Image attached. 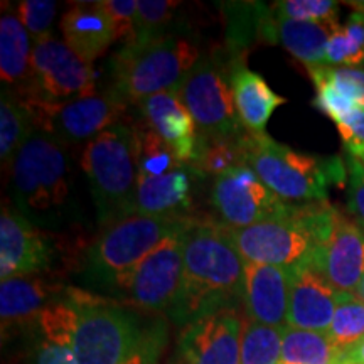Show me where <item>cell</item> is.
I'll use <instances>...</instances> for the list:
<instances>
[{
	"mask_svg": "<svg viewBox=\"0 0 364 364\" xmlns=\"http://www.w3.org/2000/svg\"><path fill=\"white\" fill-rule=\"evenodd\" d=\"M181 240L184 285L169 312L172 321L188 326L206 314L236 307V300H243L245 260L228 226L191 218Z\"/></svg>",
	"mask_w": 364,
	"mask_h": 364,
	"instance_id": "6da1fadb",
	"label": "cell"
},
{
	"mask_svg": "<svg viewBox=\"0 0 364 364\" xmlns=\"http://www.w3.org/2000/svg\"><path fill=\"white\" fill-rule=\"evenodd\" d=\"M71 157L68 147L36 130L11 162L14 206L38 228L56 230L75 215Z\"/></svg>",
	"mask_w": 364,
	"mask_h": 364,
	"instance_id": "7a4b0ae2",
	"label": "cell"
},
{
	"mask_svg": "<svg viewBox=\"0 0 364 364\" xmlns=\"http://www.w3.org/2000/svg\"><path fill=\"white\" fill-rule=\"evenodd\" d=\"M336 213L338 209L322 201L290 208L289 215L282 218L228 231L245 262L284 268L312 265L331 233Z\"/></svg>",
	"mask_w": 364,
	"mask_h": 364,
	"instance_id": "3957f363",
	"label": "cell"
},
{
	"mask_svg": "<svg viewBox=\"0 0 364 364\" xmlns=\"http://www.w3.org/2000/svg\"><path fill=\"white\" fill-rule=\"evenodd\" d=\"M199 56L182 26L152 43L124 44L110 59L112 91L125 103H140L162 91L179 90Z\"/></svg>",
	"mask_w": 364,
	"mask_h": 364,
	"instance_id": "277c9868",
	"label": "cell"
},
{
	"mask_svg": "<svg viewBox=\"0 0 364 364\" xmlns=\"http://www.w3.org/2000/svg\"><path fill=\"white\" fill-rule=\"evenodd\" d=\"M81 169L103 230L135 215L139 174L132 125L120 122L91 139L81 156Z\"/></svg>",
	"mask_w": 364,
	"mask_h": 364,
	"instance_id": "5b68a950",
	"label": "cell"
},
{
	"mask_svg": "<svg viewBox=\"0 0 364 364\" xmlns=\"http://www.w3.org/2000/svg\"><path fill=\"white\" fill-rule=\"evenodd\" d=\"M245 162L280 199L326 201L331 184L346 179L341 159L302 154L268 136L245 132Z\"/></svg>",
	"mask_w": 364,
	"mask_h": 364,
	"instance_id": "8992f818",
	"label": "cell"
},
{
	"mask_svg": "<svg viewBox=\"0 0 364 364\" xmlns=\"http://www.w3.org/2000/svg\"><path fill=\"white\" fill-rule=\"evenodd\" d=\"M189 221L191 216L134 215L105 228L86 252L85 279L100 289H117L164 241L181 235Z\"/></svg>",
	"mask_w": 364,
	"mask_h": 364,
	"instance_id": "52a82bcc",
	"label": "cell"
},
{
	"mask_svg": "<svg viewBox=\"0 0 364 364\" xmlns=\"http://www.w3.org/2000/svg\"><path fill=\"white\" fill-rule=\"evenodd\" d=\"M78 307V322L71 348L80 364H122L134 354L147 327L115 300L81 289H70Z\"/></svg>",
	"mask_w": 364,
	"mask_h": 364,
	"instance_id": "ba28073f",
	"label": "cell"
},
{
	"mask_svg": "<svg viewBox=\"0 0 364 364\" xmlns=\"http://www.w3.org/2000/svg\"><path fill=\"white\" fill-rule=\"evenodd\" d=\"M17 97L29 110L34 129L51 135L65 147L90 142L102 132L120 124L127 110V103L112 90L90 97L54 100L26 85Z\"/></svg>",
	"mask_w": 364,
	"mask_h": 364,
	"instance_id": "9c48e42d",
	"label": "cell"
},
{
	"mask_svg": "<svg viewBox=\"0 0 364 364\" xmlns=\"http://www.w3.org/2000/svg\"><path fill=\"white\" fill-rule=\"evenodd\" d=\"M236 61H228L220 51L204 53L182 81L179 95L199 135L206 139L236 136L245 132L235 108L231 76Z\"/></svg>",
	"mask_w": 364,
	"mask_h": 364,
	"instance_id": "30bf717a",
	"label": "cell"
},
{
	"mask_svg": "<svg viewBox=\"0 0 364 364\" xmlns=\"http://www.w3.org/2000/svg\"><path fill=\"white\" fill-rule=\"evenodd\" d=\"M181 235L172 236L154 250L120 280L115 292L124 294L132 306L142 311L171 312L184 285Z\"/></svg>",
	"mask_w": 364,
	"mask_h": 364,
	"instance_id": "8fae6325",
	"label": "cell"
},
{
	"mask_svg": "<svg viewBox=\"0 0 364 364\" xmlns=\"http://www.w3.org/2000/svg\"><path fill=\"white\" fill-rule=\"evenodd\" d=\"M211 203L228 228H247L255 223L282 218L289 215L292 208L273 193L247 164L215 177Z\"/></svg>",
	"mask_w": 364,
	"mask_h": 364,
	"instance_id": "7c38bea8",
	"label": "cell"
},
{
	"mask_svg": "<svg viewBox=\"0 0 364 364\" xmlns=\"http://www.w3.org/2000/svg\"><path fill=\"white\" fill-rule=\"evenodd\" d=\"M31 86L54 100H71L95 95L97 75L86 63L53 33L33 39Z\"/></svg>",
	"mask_w": 364,
	"mask_h": 364,
	"instance_id": "4fadbf2b",
	"label": "cell"
},
{
	"mask_svg": "<svg viewBox=\"0 0 364 364\" xmlns=\"http://www.w3.org/2000/svg\"><path fill=\"white\" fill-rule=\"evenodd\" d=\"M243 326L236 307L196 318L182 327L176 364H240Z\"/></svg>",
	"mask_w": 364,
	"mask_h": 364,
	"instance_id": "5bb4252c",
	"label": "cell"
},
{
	"mask_svg": "<svg viewBox=\"0 0 364 364\" xmlns=\"http://www.w3.org/2000/svg\"><path fill=\"white\" fill-rule=\"evenodd\" d=\"M54 248L48 236L14 206L0 213V277L43 275L53 265Z\"/></svg>",
	"mask_w": 364,
	"mask_h": 364,
	"instance_id": "9a60e30c",
	"label": "cell"
},
{
	"mask_svg": "<svg viewBox=\"0 0 364 364\" xmlns=\"http://www.w3.org/2000/svg\"><path fill=\"white\" fill-rule=\"evenodd\" d=\"M311 267L338 292L358 295L364 280V231L338 211Z\"/></svg>",
	"mask_w": 364,
	"mask_h": 364,
	"instance_id": "2e32d148",
	"label": "cell"
},
{
	"mask_svg": "<svg viewBox=\"0 0 364 364\" xmlns=\"http://www.w3.org/2000/svg\"><path fill=\"white\" fill-rule=\"evenodd\" d=\"M289 279L287 327L327 334L338 307V290L311 265L289 268Z\"/></svg>",
	"mask_w": 364,
	"mask_h": 364,
	"instance_id": "e0dca14e",
	"label": "cell"
},
{
	"mask_svg": "<svg viewBox=\"0 0 364 364\" xmlns=\"http://www.w3.org/2000/svg\"><path fill=\"white\" fill-rule=\"evenodd\" d=\"M142 120L171 145L181 162L194 166L201 152V135L182 103L179 90L162 91L139 103Z\"/></svg>",
	"mask_w": 364,
	"mask_h": 364,
	"instance_id": "ac0fdd59",
	"label": "cell"
},
{
	"mask_svg": "<svg viewBox=\"0 0 364 364\" xmlns=\"http://www.w3.org/2000/svg\"><path fill=\"white\" fill-rule=\"evenodd\" d=\"M289 300V268L245 262L243 304L250 321L272 327H287Z\"/></svg>",
	"mask_w": 364,
	"mask_h": 364,
	"instance_id": "d6986e66",
	"label": "cell"
},
{
	"mask_svg": "<svg viewBox=\"0 0 364 364\" xmlns=\"http://www.w3.org/2000/svg\"><path fill=\"white\" fill-rule=\"evenodd\" d=\"M198 172L194 166H184L164 176L136 177L135 215L188 216Z\"/></svg>",
	"mask_w": 364,
	"mask_h": 364,
	"instance_id": "ffe728a7",
	"label": "cell"
},
{
	"mask_svg": "<svg viewBox=\"0 0 364 364\" xmlns=\"http://www.w3.org/2000/svg\"><path fill=\"white\" fill-rule=\"evenodd\" d=\"M68 289L44 275H21L0 282V317L2 327L38 318L46 307L61 299Z\"/></svg>",
	"mask_w": 364,
	"mask_h": 364,
	"instance_id": "44dd1931",
	"label": "cell"
},
{
	"mask_svg": "<svg viewBox=\"0 0 364 364\" xmlns=\"http://www.w3.org/2000/svg\"><path fill=\"white\" fill-rule=\"evenodd\" d=\"M61 33L63 41L90 65L115 43L113 26L100 2L71 7L63 16Z\"/></svg>",
	"mask_w": 364,
	"mask_h": 364,
	"instance_id": "7402d4cb",
	"label": "cell"
},
{
	"mask_svg": "<svg viewBox=\"0 0 364 364\" xmlns=\"http://www.w3.org/2000/svg\"><path fill=\"white\" fill-rule=\"evenodd\" d=\"M231 88L241 127L255 135L267 134L268 120L287 100L277 95L262 75L241 65H235Z\"/></svg>",
	"mask_w": 364,
	"mask_h": 364,
	"instance_id": "603a6c76",
	"label": "cell"
},
{
	"mask_svg": "<svg viewBox=\"0 0 364 364\" xmlns=\"http://www.w3.org/2000/svg\"><path fill=\"white\" fill-rule=\"evenodd\" d=\"M275 21L280 43L295 59L302 61L307 70L326 65L327 44L339 24L338 21L306 22L282 17H277Z\"/></svg>",
	"mask_w": 364,
	"mask_h": 364,
	"instance_id": "cb8c5ba5",
	"label": "cell"
},
{
	"mask_svg": "<svg viewBox=\"0 0 364 364\" xmlns=\"http://www.w3.org/2000/svg\"><path fill=\"white\" fill-rule=\"evenodd\" d=\"M29 33L19 17L4 14L0 19V78L7 85L26 86L33 81Z\"/></svg>",
	"mask_w": 364,
	"mask_h": 364,
	"instance_id": "d4e9b609",
	"label": "cell"
},
{
	"mask_svg": "<svg viewBox=\"0 0 364 364\" xmlns=\"http://www.w3.org/2000/svg\"><path fill=\"white\" fill-rule=\"evenodd\" d=\"M135 136V159L139 177H157L181 169L188 164L181 162L172 147L147 122L132 125Z\"/></svg>",
	"mask_w": 364,
	"mask_h": 364,
	"instance_id": "484cf974",
	"label": "cell"
},
{
	"mask_svg": "<svg viewBox=\"0 0 364 364\" xmlns=\"http://www.w3.org/2000/svg\"><path fill=\"white\" fill-rule=\"evenodd\" d=\"M343 353L326 332L285 327L280 364H331Z\"/></svg>",
	"mask_w": 364,
	"mask_h": 364,
	"instance_id": "4316f807",
	"label": "cell"
},
{
	"mask_svg": "<svg viewBox=\"0 0 364 364\" xmlns=\"http://www.w3.org/2000/svg\"><path fill=\"white\" fill-rule=\"evenodd\" d=\"M33 132V118L26 105L14 91L4 88L0 97V159L4 164L12 162Z\"/></svg>",
	"mask_w": 364,
	"mask_h": 364,
	"instance_id": "83f0119b",
	"label": "cell"
},
{
	"mask_svg": "<svg viewBox=\"0 0 364 364\" xmlns=\"http://www.w3.org/2000/svg\"><path fill=\"white\" fill-rule=\"evenodd\" d=\"M364 63V12L354 11L338 24L326 51V65L356 68Z\"/></svg>",
	"mask_w": 364,
	"mask_h": 364,
	"instance_id": "f1b7e54d",
	"label": "cell"
},
{
	"mask_svg": "<svg viewBox=\"0 0 364 364\" xmlns=\"http://www.w3.org/2000/svg\"><path fill=\"white\" fill-rule=\"evenodd\" d=\"M285 327L248 321L241 336L240 364H280Z\"/></svg>",
	"mask_w": 364,
	"mask_h": 364,
	"instance_id": "f546056e",
	"label": "cell"
},
{
	"mask_svg": "<svg viewBox=\"0 0 364 364\" xmlns=\"http://www.w3.org/2000/svg\"><path fill=\"white\" fill-rule=\"evenodd\" d=\"M181 2L172 0H140L136 6L134 36L127 44H147L166 36L174 27Z\"/></svg>",
	"mask_w": 364,
	"mask_h": 364,
	"instance_id": "4dcf8cb0",
	"label": "cell"
},
{
	"mask_svg": "<svg viewBox=\"0 0 364 364\" xmlns=\"http://www.w3.org/2000/svg\"><path fill=\"white\" fill-rule=\"evenodd\" d=\"M341 351H348L364 338V299L354 294L338 295V307L327 331Z\"/></svg>",
	"mask_w": 364,
	"mask_h": 364,
	"instance_id": "1f68e13d",
	"label": "cell"
},
{
	"mask_svg": "<svg viewBox=\"0 0 364 364\" xmlns=\"http://www.w3.org/2000/svg\"><path fill=\"white\" fill-rule=\"evenodd\" d=\"M245 132L241 135L221 136V139L201 136V152H199L198 162L194 164L196 169L203 174L218 177L233 167L247 164L243 147Z\"/></svg>",
	"mask_w": 364,
	"mask_h": 364,
	"instance_id": "d6a6232c",
	"label": "cell"
},
{
	"mask_svg": "<svg viewBox=\"0 0 364 364\" xmlns=\"http://www.w3.org/2000/svg\"><path fill=\"white\" fill-rule=\"evenodd\" d=\"M78 322V307L71 299L70 289L61 299L54 300L36 318L41 338L54 344L71 346Z\"/></svg>",
	"mask_w": 364,
	"mask_h": 364,
	"instance_id": "836d02e7",
	"label": "cell"
},
{
	"mask_svg": "<svg viewBox=\"0 0 364 364\" xmlns=\"http://www.w3.org/2000/svg\"><path fill=\"white\" fill-rule=\"evenodd\" d=\"M312 80H322L353 105L364 107V70L346 66L311 68Z\"/></svg>",
	"mask_w": 364,
	"mask_h": 364,
	"instance_id": "e575fe53",
	"label": "cell"
},
{
	"mask_svg": "<svg viewBox=\"0 0 364 364\" xmlns=\"http://www.w3.org/2000/svg\"><path fill=\"white\" fill-rule=\"evenodd\" d=\"M277 17L306 22L338 21L339 4L331 0H282L273 4Z\"/></svg>",
	"mask_w": 364,
	"mask_h": 364,
	"instance_id": "d590c367",
	"label": "cell"
},
{
	"mask_svg": "<svg viewBox=\"0 0 364 364\" xmlns=\"http://www.w3.org/2000/svg\"><path fill=\"white\" fill-rule=\"evenodd\" d=\"M58 4L53 0H24L17 6V17L33 39L51 33V26L56 17Z\"/></svg>",
	"mask_w": 364,
	"mask_h": 364,
	"instance_id": "8d00e7d4",
	"label": "cell"
},
{
	"mask_svg": "<svg viewBox=\"0 0 364 364\" xmlns=\"http://www.w3.org/2000/svg\"><path fill=\"white\" fill-rule=\"evenodd\" d=\"M169 331L164 321H156L147 327V334L139 349L122 364H159L166 351Z\"/></svg>",
	"mask_w": 364,
	"mask_h": 364,
	"instance_id": "74e56055",
	"label": "cell"
},
{
	"mask_svg": "<svg viewBox=\"0 0 364 364\" xmlns=\"http://www.w3.org/2000/svg\"><path fill=\"white\" fill-rule=\"evenodd\" d=\"M100 6L103 7L112 22L115 41H124V44L129 43L134 36L139 2L135 0H105V2H100Z\"/></svg>",
	"mask_w": 364,
	"mask_h": 364,
	"instance_id": "f35d334b",
	"label": "cell"
},
{
	"mask_svg": "<svg viewBox=\"0 0 364 364\" xmlns=\"http://www.w3.org/2000/svg\"><path fill=\"white\" fill-rule=\"evenodd\" d=\"M336 125L349 157L364 164V107H354Z\"/></svg>",
	"mask_w": 364,
	"mask_h": 364,
	"instance_id": "ab89813d",
	"label": "cell"
},
{
	"mask_svg": "<svg viewBox=\"0 0 364 364\" xmlns=\"http://www.w3.org/2000/svg\"><path fill=\"white\" fill-rule=\"evenodd\" d=\"M348 209L364 231V164L348 156Z\"/></svg>",
	"mask_w": 364,
	"mask_h": 364,
	"instance_id": "60d3db41",
	"label": "cell"
},
{
	"mask_svg": "<svg viewBox=\"0 0 364 364\" xmlns=\"http://www.w3.org/2000/svg\"><path fill=\"white\" fill-rule=\"evenodd\" d=\"M27 364H80L71 346L54 344L41 338L31 349Z\"/></svg>",
	"mask_w": 364,
	"mask_h": 364,
	"instance_id": "b9f144b4",
	"label": "cell"
},
{
	"mask_svg": "<svg viewBox=\"0 0 364 364\" xmlns=\"http://www.w3.org/2000/svg\"><path fill=\"white\" fill-rule=\"evenodd\" d=\"M346 356L353 364H364V338L358 344H354L351 349H348Z\"/></svg>",
	"mask_w": 364,
	"mask_h": 364,
	"instance_id": "7bdbcfd3",
	"label": "cell"
},
{
	"mask_svg": "<svg viewBox=\"0 0 364 364\" xmlns=\"http://www.w3.org/2000/svg\"><path fill=\"white\" fill-rule=\"evenodd\" d=\"M358 297L364 299V280H363V285H361V289H359V292H358Z\"/></svg>",
	"mask_w": 364,
	"mask_h": 364,
	"instance_id": "ee69618b",
	"label": "cell"
},
{
	"mask_svg": "<svg viewBox=\"0 0 364 364\" xmlns=\"http://www.w3.org/2000/svg\"><path fill=\"white\" fill-rule=\"evenodd\" d=\"M354 6H356V11L364 12V2H361V4H354Z\"/></svg>",
	"mask_w": 364,
	"mask_h": 364,
	"instance_id": "f6af8a7d",
	"label": "cell"
}]
</instances>
